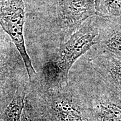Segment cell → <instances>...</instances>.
<instances>
[{"label": "cell", "instance_id": "1", "mask_svg": "<svg viewBox=\"0 0 121 121\" xmlns=\"http://www.w3.org/2000/svg\"><path fill=\"white\" fill-rule=\"evenodd\" d=\"M99 34L98 17L86 20L67 41L60 42V47L51 60L45 63L48 75L60 85L69 82V75L78 59L96 44L95 39Z\"/></svg>", "mask_w": 121, "mask_h": 121}, {"label": "cell", "instance_id": "2", "mask_svg": "<svg viewBox=\"0 0 121 121\" xmlns=\"http://www.w3.org/2000/svg\"><path fill=\"white\" fill-rule=\"evenodd\" d=\"M35 89L45 121H89L82 92L73 80L60 88L47 91L39 87Z\"/></svg>", "mask_w": 121, "mask_h": 121}, {"label": "cell", "instance_id": "3", "mask_svg": "<svg viewBox=\"0 0 121 121\" xmlns=\"http://www.w3.org/2000/svg\"><path fill=\"white\" fill-rule=\"evenodd\" d=\"M78 81L89 121H121V99L110 94L90 74L82 75Z\"/></svg>", "mask_w": 121, "mask_h": 121}, {"label": "cell", "instance_id": "4", "mask_svg": "<svg viewBox=\"0 0 121 121\" xmlns=\"http://www.w3.org/2000/svg\"><path fill=\"white\" fill-rule=\"evenodd\" d=\"M25 6L23 0H0V26L9 36L22 57L30 84L39 83L25 47L24 37Z\"/></svg>", "mask_w": 121, "mask_h": 121}, {"label": "cell", "instance_id": "5", "mask_svg": "<svg viewBox=\"0 0 121 121\" xmlns=\"http://www.w3.org/2000/svg\"><path fill=\"white\" fill-rule=\"evenodd\" d=\"M26 69L16 62V53L5 40L0 45V113L11 102L18 88L28 82Z\"/></svg>", "mask_w": 121, "mask_h": 121}, {"label": "cell", "instance_id": "6", "mask_svg": "<svg viewBox=\"0 0 121 121\" xmlns=\"http://www.w3.org/2000/svg\"><path fill=\"white\" fill-rule=\"evenodd\" d=\"M93 48L90 73L110 94L121 99V59L95 45Z\"/></svg>", "mask_w": 121, "mask_h": 121}, {"label": "cell", "instance_id": "7", "mask_svg": "<svg viewBox=\"0 0 121 121\" xmlns=\"http://www.w3.org/2000/svg\"><path fill=\"white\" fill-rule=\"evenodd\" d=\"M96 15L95 0H58V24L61 42L70 37L84 22Z\"/></svg>", "mask_w": 121, "mask_h": 121}, {"label": "cell", "instance_id": "8", "mask_svg": "<svg viewBox=\"0 0 121 121\" xmlns=\"http://www.w3.org/2000/svg\"><path fill=\"white\" fill-rule=\"evenodd\" d=\"M98 17L99 34L95 45L121 59V16Z\"/></svg>", "mask_w": 121, "mask_h": 121}, {"label": "cell", "instance_id": "9", "mask_svg": "<svg viewBox=\"0 0 121 121\" xmlns=\"http://www.w3.org/2000/svg\"><path fill=\"white\" fill-rule=\"evenodd\" d=\"M29 82L20 86L11 102L0 113V121H22L24 102L28 93Z\"/></svg>", "mask_w": 121, "mask_h": 121}, {"label": "cell", "instance_id": "10", "mask_svg": "<svg viewBox=\"0 0 121 121\" xmlns=\"http://www.w3.org/2000/svg\"><path fill=\"white\" fill-rule=\"evenodd\" d=\"M22 121H45L39 108L37 91L29 85L24 102Z\"/></svg>", "mask_w": 121, "mask_h": 121}, {"label": "cell", "instance_id": "11", "mask_svg": "<svg viewBox=\"0 0 121 121\" xmlns=\"http://www.w3.org/2000/svg\"><path fill=\"white\" fill-rule=\"evenodd\" d=\"M95 4L99 17L121 16V0H95Z\"/></svg>", "mask_w": 121, "mask_h": 121}, {"label": "cell", "instance_id": "12", "mask_svg": "<svg viewBox=\"0 0 121 121\" xmlns=\"http://www.w3.org/2000/svg\"><path fill=\"white\" fill-rule=\"evenodd\" d=\"M5 37L4 35V31L2 30V29L1 28V27L0 26V45L5 40Z\"/></svg>", "mask_w": 121, "mask_h": 121}]
</instances>
